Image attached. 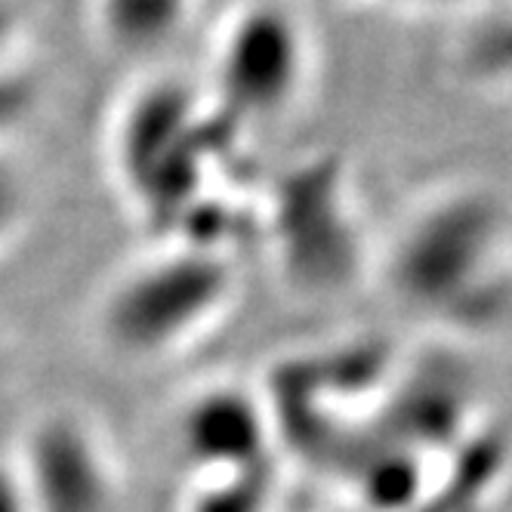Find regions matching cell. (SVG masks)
Returning <instances> with one entry per match:
<instances>
[{
  "label": "cell",
  "mask_w": 512,
  "mask_h": 512,
  "mask_svg": "<svg viewBox=\"0 0 512 512\" xmlns=\"http://www.w3.org/2000/svg\"><path fill=\"white\" fill-rule=\"evenodd\" d=\"M309 62V34L300 16L272 0H256L219 31L210 87L201 93L229 130L278 124L303 99Z\"/></svg>",
  "instance_id": "1"
},
{
  "label": "cell",
  "mask_w": 512,
  "mask_h": 512,
  "mask_svg": "<svg viewBox=\"0 0 512 512\" xmlns=\"http://www.w3.org/2000/svg\"><path fill=\"white\" fill-rule=\"evenodd\" d=\"M219 127L204 93L158 81L127 99L115 124L118 173L136 198L167 213L173 201L182 204L195 192L192 182L207 164L198 161V149H210L207 136Z\"/></svg>",
  "instance_id": "2"
},
{
  "label": "cell",
  "mask_w": 512,
  "mask_h": 512,
  "mask_svg": "<svg viewBox=\"0 0 512 512\" xmlns=\"http://www.w3.org/2000/svg\"><path fill=\"white\" fill-rule=\"evenodd\" d=\"M108 41L121 50H155L182 25L189 0H96Z\"/></svg>",
  "instance_id": "3"
},
{
  "label": "cell",
  "mask_w": 512,
  "mask_h": 512,
  "mask_svg": "<svg viewBox=\"0 0 512 512\" xmlns=\"http://www.w3.org/2000/svg\"><path fill=\"white\" fill-rule=\"evenodd\" d=\"M253 420L238 401H207L189 423V442L198 451V460H241L253 451Z\"/></svg>",
  "instance_id": "4"
},
{
  "label": "cell",
  "mask_w": 512,
  "mask_h": 512,
  "mask_svg": "<svg viewBox=\"0 0 512 512\" xmlns=\"http://www.w3.org/2000/svg\"><path fill=\"white\" fill-rule=\"evenodd\" d=\"M19 210H22V182L4 161H0V238L16 226Z\"/></svg>",
  "instance_id": "5"
},
{
  "label": "cell",
  "mask_w": 512,
  "mask_h": 512,
  "mask_svg": "<svg viewBox=\"0 0 512 512\" xmlns=\"http://www.w3.org/2000/svg\"><path fill=\"white\" fill-rule=\"evenodd\" d=\"M19 41V16L10 0H0V71L13 65Z\"/></svg>",
  "instance_id": "6"
},
{
  "label": "cell",
  "mask_w": 512,
  "mask_h": 512,
  "mask_svg": "<svg viewBox=\"0 0 512 512\" xmlns=\"http://www.w3.org/2000/svg\"><path fill=\"white\" fill-rule=\"evenodd\" d=\"M0 512H16V497L4 485H0Z\"/></svg>",
  "instance_id": "7"
},
{
  "label": "cell",
  "mask_w": 512,
  "mask_h": 512,
  "mask_svg": "<svg viewBox=\"0 0 512 512\" xmlns=\"http://www.w3.org/2000/svg\"><path fill=\"white\" fill-rule=\"evenodd\" d=\"M417 4H442V0H417Z\"/></svg>",
  "instance_id": "8"
}]
</instances>
